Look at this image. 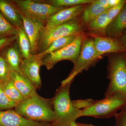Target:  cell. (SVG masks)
<instances>
[{
    "label": "cell",
    "instance_id": "1",
    "mask_svg": "<svg viewBox=\"0 0 126 126\" xmlns=\"http://www.w3.org/2000/svg\"><path fill=\"white\" fill-rule=\"evenodd\" d=\"M71 84L61 85L52 98L54 112L52 124L54 126H70L77 119L81 117V110L74 105L70 98Z\"/></svg>",
    "mask_w": 126,
    "mask_h": 126
},
{
    "label": "cell",
    "instance_id": "2",
    "mask_svg": "<svg viewBox=\"0 0 126 126\" xmlns=\"http://www.w3.org/2000/svg\"><path fill=\"white\" fill-rule=\"evenodd\" d=\"M14 110L24 117L34 121L52 123L54 119L52 98H45L38 93L24 98Z\"/></svg>",
    "mask_w": 126,
    "mask_h": 126
},
{
    "label": "cell",
    "instance_id": "3",
    "mask_svg": "<svg viewBox=\"0 0 126 126\" xmlns=\"http://www.w3.org/2000/svg\"><path fill=\"white\" fill-rule=\"evenodd\" d=\"M110 80L105 97L118 95L126 99V57L117 55L111 58L108 67Z\"/></svg>",
    "mask_w": 126,
    "mask_h": 126
},
{
    "label": "cell",
    "instance_id": "4",
    "mask_svg": "<svg viewBox=\"0 0 126 126\" xmlns=\"http://www.w3.org/2000/svg\"><path fill=\"white\" fill-rule=\"evenodd\" d=\"M126 106V99L118 95L105 97L94 101L90 107L81 110V117L90 116L99 118H107L115 116L118 110Z\"/></svg>",
    "mask_w": 126,
    "mask_h": 126
},
{
    "label": "cell",
    "instance_id": "5",
    "mask_svg": "<svg viewBox=\"0 0 126 126\" xmlns=\"http://www.w3.org/2000/svg\"><path fill=\"white\" fill-rule=\"evenodd\" d=\"M22 15L45 24L50 16L65 8L54 6L39 0H12Z\"/></svg>",
    "mask_w": 126,
    "mask_h": 126
},
{
    "label": "cell",
    "instance_id": "6",
    "mask_svg": "<svg viewBox=\"0 0 126 126\" xmlns=\"http://www.w3.org/2000/svg\"><path fill=\"white\" fill-rule=\"evenodd\" d=\"M93 39L83 40L80 54L74 64V67L68 77L61 82V85L72 83L77 75L92 66L97 60Z\"/></svg>",
    "mask_w": 126,
    "mask_h": 126
},
{
    "label": "cell",
    "instance_id": "7",
    "mask_svg": "<svg viewBox=\"0 0 126 126\" xmlns=\"http://www.w3.org/2000/svg\"><path fill=\"white\" fill-rule=\"evenodd\" d=\"M83 41L82 35H78L74 40L68 45L41 58L43 65L50 70L58 62L63 60H69L74 63L80 54Z\"/></svg>",
    "mask_w": 126,
    "mask_h": 126
},
{
    "label": "cell",
    "instance_id": "8",
    "mask_svg": "<svg viewBox=\"0 0 126 126\" xmlns=\"http://www.w3.org/2000/svg\"><path fill=\"white\" fill-rule=\"evenodd\" d=\"M81 31V25L76 19L58 26L41 39L37 54L44 51L55 40L65 36L77 35L80 34Z\"/></svg>",
    "mask_w": 126,
    "mask_h": 126
},
{
    "label": "cell",
    "instance_id": "9",
    "mask_svg": "<svg viewBox=\"0 0 126 126\" xmlns=\"http://www.w3.org/2000/svg\"><path fill=\"white\" fill-rule=\"evenodd\" d=\"M84 10L83 6L79 5L64 8L52 15L46 22L40 39L56 27L76 19Z\"/></svg>",
    "mask_w": 126,
    "mask_h": 126
},
{
    "label": "cell",
    "instance_id": "10",
    "mask_svg": "<svg viewBox=\"0 0 126 126\" xmlns=\"http://www.w3.org/2000/svg\"><path fill=\"white\" fill-rule=\"evenodd\" d=\"M43 65L42 58L37 55H32L29 58L23 59L20 67V72L33 84L36 89L42 86L40 70Z\"/></svg>",
    "mask_w": 126,
    "mask_h": 126
},
{
    "label": "cell",
    "instance_id": "11",
    "mask_svg": "<svg viewBox=\"0 0 126 126\" xmlns=\"http://www.w3.org/2000/svg\"><path fill=\"white\" fill-rule=\"evenodd\" d=\"M0 126H54L51 123L34 121L25 118L15 110L0 111Z\"/></svg>",
    "mask_w": 126,
    "mask_h": 126
},
{
    "label": "cell",
    "instance_id": "12",
    "mask_svg": "<svg viewBox=\"0 0 126 126\" xmlns=\"http://www.w3.org/2000/svg\"><path fill=\"white\" fill-rule=\"evenodd\" d=\"M23 27L29 39L32 55L37 54L39 43L45 23L21 16Z\"/></svg>",
    "mask_w": 126,
    "mask_h": 126
},
{
    "label": "cell",
    "instance_id": "13",
    "mask_svg": "<svg viewBox=\"0 0 126 126\" xmlns=\"http://www.w3.org/2000/svg\"><path fill=\"white\" fill-rule=\"evenodd\" d=\"M93 40L96 56L98 59L106 53H118L126 52V49L119 41L116 39L96 36Z\"/></svg>",
    "mask_w": 126,
    "mask_h": 126
},
{
    "label": "cell",
    "instance_id": "14",
    "mask_svg": "<svg viewBox=\"0 0 126 126\" xmlns=\"http://www.w3.org/2000/svg\"><path fill=\"white\" fill-rule=\"evenodd\" d=\"M0 12L16 29L23 27L22 15L12 0H0Z\"/></svg>",
    "mask_w": 126,
    "mask_h": 126
},
{
    "label": "cell",
    "instance_id": "15",
    "mask_svg": "<svg viewBox=\"0 0 126 126\" xmlns=\"http://www.w3.org/2000/svg\"><path fill=\"white\" fill-rule=\"evenodd\" d=\"M10 78L16 87L24 98L37 93V89L33 84L20 72L11 71Z\"/></svg>",
    "mask_w": 126,
    "mask_h": 126
},
{
    "label": "cell",
    "instance_id": "16",
    "mask_svg": "<svg viewBox=\"0 0 126 126\" xmlns=\"http://www.w3.org/2000/svg\"><path fill=\"white\" fill-rule=\"evenodd\" d=\"M12 71L20 72V67L23 59L16 42L9 46L0 53Z\"/></svg>",
    "mask_w": 126,
    "mask_h": 126
},
{
    "label": "cell",
    "instance_id": "17",
    "mask_svg": "<svg viewBox=\"0 0 126 126\" xmlns=\"http://www.w3.org/2000/svg\"><path fill=\"white\" fill-rule=\"evenodd\" d=\"M126 29V1L118 14L110 23L106 29L111 38H120Z\"/></svg>",
    "mask_w": 126,
    "mask_h": 126
},
{
    "label": "cell",
    "instance_id": "18",
    "mask_svg": "<svg viewBox=\"0 0 126 126\" xmlns=\"http://www.w3.org/2000/svg\"><path fill=\"white\" fill-rule=\"evenodd\" d=\"M16 42L18 45L21 54L24 59H27L32 56L31 46L29 39L24 28L17 29Z\"/></svg>",
    "mask_w": 126,
    "mask_h": 126
},
{
    "label": "cell",
    "instance_id": "19",
    "mask_svg": "<svg viewBox=\"0 0 126 126\" xmlns=\"http://www.w3.org/2000/svg\"><path fill=\"white\" fill-rule=\"evenodd\" d=\"M77 35H78L65 36L57 39L51 43L44 51L36 55L40 58H42L43 56L50 53L61 49L72 43L74 40Z\"/></svg>",
    "mask_w": 126,
    "mask_h": 126
},
{
    "label": "cell",
    "instance_id": "20",
    "mask_svg": "<svg viewBox=\"0 0 126 126\" xmlns=\"http://www.w3.org/2000/svg\"><path fill=\"white\" fill-rule=\"evenodd\" d=\"M0 84L8 98L16 105L22 101L24 98L16 87L11 78L6 82L0 83Z\"/></svg>",
    "mask_w": 126,
    "mask_h": 126
},
{
    "label": "cell",
    "instance_id": "21",
    "mask_svg": "<svg viewBox=\"0 0 126 126\" xmlns=\"http://www.w3.org/2000/svg\"><path fill=\"white\" fill-rule=\"evenodd\" d=\"M94 1L84 10L82 15L84 22L88 24L90 21L107 10Z\"/></svg>",
    "mask_w": 126,
    "mask_h": 126
},
{
    "label": "cell",
    "instance_id": "22",
    "mask_svg": "<svg viewBox=\"0 0 126 126\" xmlns=\"http://www.w3.org/2000/svg\"><path fill=\"white\" fill-rule=\"evenodd\" d=\"M107 10L89 23V29L94 31H106L109 24L108 18Z\"/></svg>",
    "mask_w": 126,
    "mask_h": 126
},
{
    "label": "cell",
    "instance_id": "23",
    "mask_svg": "<svg viewBox=\"0 0 126 126\" xmlns=\"http://www.w3.org/2000/svg\"><path fill=\"white\" fill-rule=\"evenodd\" d=\"M40 2L47 3L59 7L65 8L84 4H90L94 0H39Z\"/></svg>",
    "mask_w": 126,
    "mask_h": 126
},
{
    "label": "cell",
    "instance_id": "24",
    "mask_svg": "<svg viewBox=\"0 0 126 126\" xmlns=\"http://www.w3.org/2000/svg\"><path fill=\"white\" fill-rule=\"evenodd\" d=\"M17 29L3 16L0 12V37L16 36Z\"/></svg>",
    "mask_w": 126,
    "mask_h": 126
},
{
    "label": "cell",
    "instance_id": "25",
    "mask_svg": "<svg viewBox=\"0 0 126 126\" xmlns=\"http://www.w3.org/2000/svg\"><path fill=\"white\" fill-rule=\"evenodd\" d=\"M11 71L4 59L0 54V83L10 79Z\"/></svg>",
    "mask_w": 126,
    "mask_h": 126
},
{
    "label": "cell",
    "instance_id": "26",
    "mask_svg": "<svg viewBox=\"0 0 126 126\" xmlns=\"http://www.w3.org/2000/svg\"><path fill=\"white\" fill-rule=\"evenodd\" d=\"M16 104L8 98L0 84V111L15 108Z\"/></svg>",
    "mask_w": 126,
    "mask_h": 126
},
{
    "label": "cell",
    "instance_id": "27",
    "mask_svg": "<svg viewBox=\"0 0 126 126\" xmlns=\"http://www.w3.org/2000/svg\"><path fill=\"white\" fill-rule=\"evenodd\" d=\"M126 1V0H122V2L119 5L108 10L107 16L109 24L117 15L122 8Z\"/></svg>",
    "mask_w": 126,
    "mask_h": 126
},
{
    "label": "cell",
    "instance_id": "28",
    "mask_svg": "<svg viewBox=\"0 0 126 126\" xmlns=\"http://www.w3.org/2000/svg\"><path fill=\"white\" fill-rule=\"evenodd\" d=\"M116 123L115 126H126V106L121 109L120 112L115 115Z\"/></svg>",
    "mask_w": 126,
    "mask_h": 126
},
{
    "label": "cell",
    "instance_id": "29",
    "mask_svg": "<svg viewBox=\"0 0 126 126\" xmlns=\"http://www.w3.org/2000/svg\"><path fill=\"white\" fill-rule=\"evenodd\" d=\"M94 101L91 99H78L72 101L73 104L76 108L82 110L87 108L94 103Z\"/></svg>",
    "mask_w": 126,
    "mask_h": 126
},
{
    "label": "cell",
    "instance_id": "30",
    "mask_svg": "<svg viewBox=\"0 0 126 126\" xmlns=\"http://www.w3.org/2000/svg\"><path fill=\"white\" fill-rule=\"evenodd\" d=\"M16 36L0 37V53L6 47L16 42Z\"/></svg>",
    "mask_w": 126,
    "mask_h": 126
},
{
    "label": "cell",
    "instance_id": "31",
    "mask_svg": "<svg viewBox=\"0 0 126 126\" xmlns=\"http://www.w3.org/2000/svg\"><path fill=\"white\" fill-rule=\"evenodd\" d=\"M95 1L104 8L108 10L110 9L108 5V0H97Z\"/></svg>",
    "mask_w": 126,
    "mask_h": 126
},
{
    "label": "cell",
    "instance_id": "32",
    "mask_svg": "<svg viewBox=\"0 0 126 126\" xmlns=\"http://www.w3.org/2000/svg\"><path fill=\"white\" fill-rule=\"evenodd\" d=\"M122 0H108V3L109 8L115 7L119 5Z\"/></svg>",
    "mask_w": 126,
    "mask_h": 126
},
{
    "label": "cell",
    "instance_id": "33",
    "mask_svg": "<svg viewBox=\"0 0 126 126\" xmlns=\"http://www.w3.org/2000/svg\"><path fill=\"white\" fill-rule=\"evenodd\" d=\"M119 38V41L126 49V32L125 33H123Z\"/></svg>",
    "mask_w": 126,
    "mask_h": 126
},
{
    "label": "cell",
    "instance_id": "34",
    "mask_svg": "<svg viewBox=\"0 0 126 126\" xmlns=\"http://www.w3.org/2000/svg\"><path fill=\"white\" fill-rule=\"evenodd\" d=\"M70 126H94L91 124H83V123H78L75 122L71 124Z\"/></svg>",
    "mask_w": 126,
    "mask_h": 126
}]
</instances>
